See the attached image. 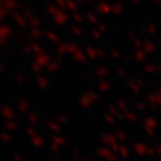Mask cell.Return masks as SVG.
Masks as SVG:
<instances>
[{
    "mask_svg": "<svg viewBox=\"0 0 161 161\" xmlns=\"http://www.w3.org/2000/svg\"><path fill=\"white\" fill-rule=\"evenodd\" d=\"M98 100V93H95L93 91H90V92H87L86 94H84L83 96L79 98V104L83 107H87V106H90L92 103H94Z\"/></svg>",
    "mask_w": 161,
    "mask_h": 161,
    "instance_id": "cell-1",
    "label": "cell"
},
{
    "mask_svg": "<svg viewBox=\"0 0 161 161\" xmlns=\"http://www.w3.org/2000/svg\"><path fill=\"white\" fill-rule=\"evenodd\" d=\"M96 153H98L100 157L105 158L106 160H116V156L112 152V150L106 149V148H98L96 150Z\"/></svg>",
    "mask_w": 161,
    "mask_h": 161,
    "instance_id": "cell-2",
    "label": "cell"
},
{
    "mask_svg": "<svg viewBox=\"0 0 161 161\" xmlns=\"http://www.w3.org/2000/svg\"><path fill=\"white\" fill-rule=\"evenodd\" d=\"M67 20H68V16H67V15L63 11V10L58 9V10L55 12V23L57 25L65 24Z\"/></svg>",
    "mask_w": 161,
    "mask_h": 161,
    "instance_id": "cell-3",
    "label": "cell"
},
{
    "mask_svg": "<svg viewBox=\"0 0 161 161\" xmlns=\"http://www.w3.org/2000/svg\"><path fill=\"white\" fill-rule=\"evenodd\" d=\"M147 148H148V147L145 144H143V143H141V142L134 143V145H133L134 151H135V153L139 154V156H144V154H147Z\"/></svg>",
    "mask_w": 161,
    "mask_h": 161,
    "instance_id": "cell-4",
    "label": "cell"
},
{
    "mask_svg": "<svg viewBox=\"0 0 161 161\" xmlns=\"http://www.w3.org/2000/svg\"><path fill=\"white\" fill-rule=\"evenodd\" d=\"M96 10L100 14H110L111 12V6L107 5L106 2H101L100 5L96 6Z\"/></svg>",
    "mask_w": 161,
    "mask_h": 161,
    "instance_id": "cell-5",
    "label": "cell"
},
{
    "mask_svg": "<svg viewBox=\"0 0 161 161\" xmlns=\"http://www.w3.org/2000/svg\"><path fill=\"white\" fill-rule=\"evenodd\" d=\"M118 140H116V138H115V135H112V134H104L102 137V142L104 143V144H112L113 142H116Z\"/></svg>",
    "mask_w": 161,
    "mask_h": 161,
    "instance_id": "cell-6",
    "label": "cell"
},
{
    "mask_svg": "<svg viewBox=\"0 0 161 161\" xmlns=\"http://www.w3.org/2000/svg\"><path fill=\"white\" fill-rule=\"evenodd\" d=\"M109 111H110V113L113 115L114 118H118V119H120V120H122V119L124 118V116H123V114H122L121 112L115 107V106L109 105Z\"/></svg>",
    "mask_w": 161,
    "mask_h": 161,
    "instance_id": "cell-7",
    "label": "cell"
},
{
    "mask_svg": "<svg viewBox=\"0 0 161 161\" xmlns=\"http://www.w3.org/2000/svg\"><path fill=\"white\" fill-rule=\"evenodd\" d=\"M143 123H144L145 126H150V128H152V129H156L158 126L157 120H154L153 118H145Z\"/></svg>",
    "mask_w": 161,
    "mask_h": 161,
    "instance_id": "cell-8",
    "label": "cell"
},
{
    "mask_svg": "<svg viewBox=\"0 0 161 161\" xmlns=\"http://www.w3.org/2000/svg\"><path fill=\"white\" fill-rule=\"evenodd\" d=\"M73 57H74V59L79 60V62L86 63V56H85V54H84V53L79 51V49L76 51V53H74V54H73Z\"/></svg>",
    "mask_w": 161,
    "mask_h": 161,
    "instance_id": "cell-9",
    "label": "cell"
},
{
    "mask_svg": "<svg viewBox=\"0 0 161 161\" xmlns=\"http://www.w3.org/2000/svg\"><path fill=\"white\" fill-rule=\"evenodd\" d=\"M142 47H143V51L144 53H152L156 49V46H154V44L152 42H147V43L142 45Z\"/></svg>",
    "mask_w": 161,
    "mask_h": 161,
    "instance_id": "cell-10",
    "label": "cell"
},
{
    "mask_svg": "<svg viewBox=\"0 0 161 161\" xmlns=\"http://www.w3.org/2000/svg\"><path fill=\"white\" fill-rule=\"evenodd\" d=\"M133 56H134V58L137 59L138 62H142V60L145 58V53L143 51H141L140 48H138L137 51L133 53Z\"/></svg>",
    "mask_w": 161,
    "mask_h": 161,
    "instance_id": "cell-11",
    "label": "cell"
},
{
    "mask_svg": "<svg viewBox=\"0 0 161 161\" xmlns=\"http://www.w3.org/2000/svg\"><path fill=\"white\" fill-rule=\"evenodd\" d=\"M98 87L101 92H106V91L110 90L111 85H110V83H107L106 81H100V82L98 83Z\"/></svg>",
    "mask_w": 161,
    "mask_h": 161,
    "instance_id": "cell-12",
    "label": "cell"
},
{
    "mask_svg": "<svg viewBox=\"0 0 161 161\" xmlns=\"http://www.w3.org/2000/svg\"><path fill=\"white\" fill-rule=\"evenodd\" d=\"M95 73L98 76H101V77H104L106 75L109 74V70L106 68V67H103V66H98L96 70H95Z\"/></svg>",
    "mask_w": 161,
    "mask_h": 161,
    "instance_id": "cell-13",
    "label": "cell"
},
{
    "mask_svg": "<svg viewBox=\"0 0 161 161\" xmlns=\"http://www.w3.org/2000/svg\"><path fill=\"white\" fill-rule=\"evenodd\" d=\"M85 55L91 59L98 58V56H96V49H94L93 47H87L86 48V54H85Z\"/></svg>",
    "mask_w": 161,
    "mask_h": 161,
    "instance_id": "cell-14",
    "label": "cell"
},
{
    "mask_svg": "<svg viewBox=\"0 0 161 161\" xmlns=\"http://www.w3.org/2000/svg\"><path fill=\"white\" fill-rule=\"evenodd\" d=\"M123 10V7H122L121 4H115L113 6H111V12H113L115 15H120Z\"/></svg>",
    "mask_w": 161,
    "mask_h": 161,
    "instance_id": "cell-15",
    "label": "cell"
},
{
    "mask_svg": "<svg viewBox=\"0 0 161 161\" xmlns=\"http://www.w3.org/2000/svg\"><path fill=\"white\" fill-rule=\"evenodd\" d=\"M128 86L131 88V90L133 91L134 93H140V86L137 84V82H134V81H129L128 82Z\"/></svg>",
    "mask_w": 161,
    "mask_h": 161,
    "instance_id": "cell-16",
    "label": "cell"
},
{
    "mask_svg": "<svg viewBox=\"0 0 161 161\" xmlns=\"http://www.w3.org/2000/svg\"><path fill=\"white\" fill-rule=\"evenodd\" d=\"M65 2H66V8L72 10V11H75L76 9H77V4L75 2L74 0H65Z\"/></svg>",
    "mask_w": 161,
    "mask_h": 161,
    "instance_id": "cell-17",
    "label": "cell"
},
{
    "mask_svg": "<svg viewBox=\"0 0 161 161\" xmlns=\"http://www.w3.org/2000/svg\"><path fill=\"white\" fill-rule=\"evenodd\" d=\"M79 51V47L75 45V44H67L66 45V53H68V54H74V53H76V51Z\"/></svg>",
    "mask_w": 161,
    "mask_h": 161,
    "instance_id": "cell-18",
    "label": "cell"
},
{
    "mask_svg": "<svg viewBox=\"0 0 161 161\" xmlns=\"http://www.w3.org/2000/svg\"><path fill=\"white\" fill-rule=\"evenodd\" d=\"M118 151L120 152V154H121L123 158H128V157H129V151H128V149L125 148V145H123V144L119 145Z\"/></svg>",
    "mask_w": 161,
    "mask_h": 161,
    "instance_id": "cell-19",
    "label": "cell"
},
{
    "mask_svg": "<svg viewBox=\"0 0 161 161\" xmlns=\"http://www.w3.org/2000/svg\"><path fill=\"white\" fill-rule=\"evenodd\" d=\"M129 37L131 38V39H132L133 44L135 45V47H137V48H141L142 47V43L139 39H138V38H135V37H134L132 33H129Z\"/></svg>",
    "mask_w": 161,
    "mask_h": 161,
    "instance_id": "cell-20",
    "label": "cell"
},
{
    "mask_svg": "<svg viewBox=\"0 0 161 161\" xmlns=\"http://www.w3.org/2000/svg\"><path fill=\"white\" fill-rule=\"evenodd\" d=\"M124 118H125L126 120H129V121H135V120H137V115L126 110L125 112H124Z\"/></svg>",
    "mask_w": 161,
    "mask_h": 161,
    "instance_id": "cell-21",
    "label": "cell"
},
{
    "mask_svg": "<svg viewBox=\"0 0 161 161\" xmlns=\"http://www.w3.org/2000/svg\"><path fill=\"white\" fill-rule=\"evenodd\" d=\"M86 17H87V19H88V21L90 23H92V24H94V25H96L98 23V18L95 15H93V14H91V12H88L86 15Z\"/></svg>",
    "mask_w": 161,
    "mask_h": 161,
    "instance_id": "cell-22",
    "label": "cell"
},
{
    "mask_svg": "<svg viewBox=\"0 0 161 161\" xmlns=\"http://www.w3.org/2000/svg\"><path fill=\"white\" fill-rule=\"evenodd\" d=\"M116 105H118L119 109H120L121 111H123V112H125V111L128 110V104L124 102V100H120V101H118Z\"/></svg>",
    "mask_w": 161,
    "mask_h": 161,
    "instance_id": "cell-23",
    "label": "cell"
},
{
    "mask_svg": "<svg viewBox=\"0 0 161 161\" xmlns=\"http://www.w3.org/2000/svg\"><path fill=\"white\" fill-rule=\"evenodd\" d=\"M54 142H55L56 144L58 145H65L66 144V141H65V139H63L62 137H59V135H56V137H54Z\"/></svg>",
    "mask_w": 161,
    "mask_h": 161,
    "instance_id": "cell-24",
    "label": "cell"
},
{
    "mask_svg": "<svg viewBox=\"0 0 161 161\" xmlns=\"http://www.w3.org/2000/svg\"><path fill=\"white\" fill-rule=\"evenodd\" d=\"M91 35L93 36L94 39H100V38L102 37V33L100 32L98 29H92V30H91Z\"/></svg>",
    "mask_w": 161,
    "mask_h": 161,
    "instance_id": "cell-25",
    "label": "cell"
},
{
    "mask_svg": "<svg viewBox=\"0 0 161 161\" xmlns=\"http://www.w3.org/2000/svg\"><path fill=\"white\" fill-rule=\"evenodd\" d=\"M71 29H72V32L74 33L76 36L82 35V29H81V27H79V26H76V25H72Z\"/></svg>",
    "mask_w": 161,
    "mask_h": 161,
    "instance_id": "cell-26",
    "label": "cell"
},
{
    "mask_svg": "<svg viewBox=\"0 0 161 161\" xmlns=\"http://www.w3.org/2000/svg\"><path fill=\"white\" fill-rule=\"evenodd\" d=\"M144 71L147 72V73H149V74H152L154 72H157V70H156V66H153L151 64H147L144 66Z\"/></svg>",
    "mask_w": 161,
    "mask_h": 161,
    "instance_id": "cell-27",
    "label": "cell"
},
{
    "mask_svg": "<svg viewBox=\"0 0 161 161\" xmlns=\"http://www.w3.org/2000/svg\"><path fill=\"white\" fill-rule=\"evenodd\" d=\"M148 101L150 103H157L158 104V101H159V96L157 94H149L148 95Z\"/></svg>",
    "mask_w": 161,
    "mask_h": 161,
    "instance_id": "cell-28",
    "label": "cell"
},
{
    "mask_svg": "<svg viewBox=\"0 0 161 161\" xmlns=\"http://www.w3.org/2000/svg\"><path fill=\"white\" fill-rule=\"evenodd\" d=\"M72 18H73L76 23H82L83 20H84V18H83L82 15H81V14H77V12H74V14H73V16H72Z\"/></svg>",
    "mask_w": 161,
    "mask_h": 161,
    "instance_id": "cell-29",
    "label": "cell"
},
{
    "mask_svg": "<svg viewBox=\"0 0 161 161\" xmlns=\"http://www.w3.org/2000/svg\"><path fill=\"white\" fill-rule=\"evenodd\" d=\"M57 51H58L59 55L66 54V45H65V44H60L58 47H57Z\"/></svg>",
    "mask_w": 161,
    "mask_h": 161,
    "instance_id": "cell-30",
    "label": "cell"
},
{
    "mask_svg": "<svg viewBox=\"0 0 161 161\" xmlns=\"http://www.w3.org/2000/svg\"><path fill=\"white\" fill-rule=\"evenodd\" d=\"M115 138H116V140L120 142H124L126 139V135L125 133H123V132H118L116 133V135H115Z\"/></svg>",
    "mask_w": 161,
    "mask_h": 161,
    "instance_id": "cell-31",
    "label": "cell"
},
{
    "mask_svg": "<svg viewBox=\"0 0 161 161\" xmlns=\"http://www.w3.org/2000/svg\"><path fill=\"white\" fill-rule=\"evenodd\" d=\"M147 30H148V33H149V34H151V35H154V34L157 33V27H156L154 25L150 24L149 26L147 27Z\"/></svg>",
    "mask_w": 161,
    "mask_h": 161,
    "instance_id": "cell-32",
    "label": "cell"
},
{
    "mask_svg": "<svg viewBox=\"0 0 161 161\" xmlns=\"http://www.w3.org/2000/svg\"><path fill=\"white\" fill-rule=\"evenodd\" d=\"M104 119H105L106 121L109 122V123H110V124H113L114 123V116L113 115H112V114L111 113H106V114H104Z\"/></svg>",
    "mask_w": 161,
    "mask_h": 161,
    "instance_id": "cell-33",
    "label": "cell"
},
{
    "mask_svg": "<svg viewBox=\"0 0 161 161\" xmlns=\"http://www.w3.org/2000/svg\"><path fill=\"white\" fill-rule=\"evenodd\" d=\"M110 54H111V56H112V58H114V59H116L120 57V51H116V49H114V48L110 51Z\"/></svg>",
    "mask_w": 161,
    "mask_h": 161,
    "instance_id": "cell-34",
    "label": "cell"
},
{
    "mask_svg": "<svg viewBox=\"0 0 161 161\" xmlns=\"http://www.w3.org/2000/svg\"><path fill=\"white\" fill-rule=\"evenodd\" d=\"M48 124H49V128H51V130H54V131H59V130H60V126H59L57 123H54V122H49Z\"/></svg>",
    "mask_w": 161,
    "mask_h": 161,
    "instance_id": "cell-35",
    "label": "cell"
},
{
    "mask_svg": "<svg viewBox=\"0 0 161 161\" xmlns=\"http://www.w3.org/2000/svg\"><path fill=\"white\" fill-rule=\"evenodd\" d=\"M135 107L139 111H143L145 109V104L143 102H137L135 103Z\"/></svg>",
    "mask_w": 161,
    "mask_h": 161,
    "instance_id": "cell-36",
    "label": "cell"
},
{
    "mask_svg": "<svg viewBox=\"0 0 161 161\" xmlns=\"http://www.w3.org/2000/svg\"><path fill=\"white\" fill-rule=\"evenodd\" d=\"M144 131L147 132V134L148 135H153V133H154V129H152V128H150V126H145L144 125Z\"/></svg>",
    "mask_w": 161,
    "mask_h": 161,
    "instance_id": "cell-37",
    "label": "cell"
},
{
    "mask_svg": "<svg viewBox=\"0 0 161 161\" xmlns=\"http://www.w3.org/2000/svg\"><path fill=\"white\" fill-rule=\"evenodd\" d=\"M116 71H118V74L120 75V76H122V77H124V76L126 75L125 70H124V68H122V67H118V68H116Z\"/></svg>",
    "mask_w": 161,
    "mask_h": 161,
    "instance_id": "cell-38",
    "label": "cell"
},
{
    "mask_svg": "<svg viewBox=\"0 0 161 161\" xmlns=\"http://www.w3.org/2000/svg\"><path fill=\"white\" fill-rule=\"evenodd\" d=\"M98 30H100L101 33H106V32H107V27H106V26H105L104 24H98Z\"/></svg>",
    "mask_w": 161,
    "mask_h": 161,
    "instance_id": "cell-39",
    "label": "cell"
},
{
    "mask_svg": "<svg viewBox=\"0 0 161 161\" xmlns=\"http://www.w3.org/2000/svg\"><path fill=\"white\" fill-rule=\"evenodd\" d=\"M48 37L51 38V40H55V42H57L58 40V37H57V35L56 34H54V33H47Z\"/></svg>",
    "mask_w": 161,
    "mask_h": 161,
    "instance_id": "cell-40",
    "label": "cell"
},
{
    "mask_svg": "<svg viewBox=\"0 0 161 161\" xmlns=\"http://www.w3.org/2000/svg\"><path fill=\"white\" fill-rule=\"evenodd\" d=\"M57 68H58V65H57V63H51V66L48 67L49 72H54V71H56Z\"/></svg>",
    "mask_w": 161,
    "mask_h": 161,
    "instance_id": "cell-41",
    "label": "cell"
},
{
    "mask_svg": "<svg viewBox=\"0 0 161 161\" xmlns=\"http://www.w3.org/2000/svg\"><path fill=\"white\" fill-rule=\"evenodd\" d=\"M96 56L100 57V58H104L105 57V53L103 51H101V49H96Z\"/></svg>",
    "mask_w": 161,
    "mask_h": 161,
    "instance_id": "cell-42",
    "label": "cell"
},
{
    "mask_svg": "<svg viewBox=\"0 0 161 161\" xmlns=\"http://www.w3.org/2000/svg\"><path fill=\"white\" fill-rule=\"evenodd\" d=\"M58 121L60 122V123H63V124L67 123V118H66V115H58Z\"/></svg>",
    "mask_w": 161,
    "mask_h": 161,
    "instance_id": "cell-43",
    "label": "cell"
},
{
    "mask_svg": "<svg viewBox=\"0 0 161 161\" xmlns=\"http://www.w3.org/2000/svg\"><path fill=\"white\" fill-rule=\"evenodd\" d=\"M147 154H149V156H154L156 154V150L154 148H147Z\"/></svg>",
    "mask_w": 161,
    "mask_h": 161,
    "instance_id": "cell-44",
    "label": "cell"
},
{
    "mask_svg": "<svg viewBox=\"0 0 161 161\" xmlns=\"http://www.w3.org/2000/svg\"><path fill=\"white\" fill-rule=\"evenodd\" d=\"M110 147H111V150H112V151H115V152H118L119 144L116 143V142H113L112 144H110Z\"/></svg>",
    "mask_w": 161,
    "mask_h": 161,
    "instance_id": "cell-45",
    "label": "cell"
},
{
    "mask_svg": "<svg viewBox=\"0 0 161 161\" xmlns=\"http://www.w3.org/2000/svg\"><path fill=\"white\" fill-rule=\"evenodd\" d=\"M57 1V4L62 7L63 9H66V2H65V0H56Z\"/></svg>",
    "mask_w": 161,
    "mask_h": 161,
    "instance_id": "cell-46",
    "label": "cell"
},
{
    "mask_svg": "<svg viewBox=\"0 0 161 161\" xmlns=\"http://www.w3.org/2000/svg\"><path fill=\"white\" fill-rule=\"evenodd\" d=\"M48 8H49V12H51V14H53V15H54V14H55V12L58 10V9H57V7H54V6H49Z\"/></svg>",
    "mask_w": 161,
    "mask_h": 161,
    "instance_id": "cell-47",
    "label": "cell"
},
{
    "mask_svg": "<svg viewBox=\"0 0 161 161\" xmlns=\"http://www.w3.org/2000/svg\"><path fill=\"white\" fill-rule=\"evenodd\" d=\"M59 145L58 144H56L55 142H54V143H53V144H51V150H53V151H55V152H58V148Z\"/></svg>",
    "mask_w": 161,
    "mask_h": 161,
    "instance_id": "cell-48",
    "label": "cell"
},
{
    "mask_svg": "<svg viewBox=\"0 0 161 161\" xmlns=\"http://www.w3.org/2000/svg\"><path fill=\"white\" fill-rule=\"evenodd\" d=\"M154 150H156V153H158L159 154V157H161V145L158 144L156 148H154Z\"/></svg>",
    "mask_w": 161,
    "mask_h": 161,
    "instance_id": "cell-49",
    "label": "cell"
},
{
    "mask_svg": "<svg viewBox=\"0 0 161 161\" xmlns=\"http://www.w3.org/2000/svg\"><path fill=\"white\" fill-rule=\"evenodd\" d=\"M72 151H73V154H74V158L79 157V149H76V148H75V149H73V150H72Z\"/></svg>",
    "mask_w": 161,
    "mask_h": 161,
    "instance_id": "cell-50",
    "label": "cell"
},
{
    "mask_svg": "<svg viewBox=\"0 0 161 161\" xmlns=\"http://www.w3.org/2000/svg\"><path fill=\"white\" fill-rule=\"evenodd\" d=\"M135 82H137V84H138V85H139L140 87H144V86H145V84H144L143 82H142L141 79H138V81H135Z\"/></svg>",
    "mask_w": 161,
    "mask_h": 161,
    "instance_id": "cell-51",
    "label": "cell"
},
{
    "mask_svg": "<svg viewBox=\"0 0 161 161\" xmlns=\"http://www.w3.org/2000/svg\"><path fill=\"white\" fill-rule=\"evenodd\" d=\"M156 70H157L158 72H161V65H158V66H156Z\"/></svg>",
    "mask_w": 161,
    "mask_h": 161,
    "instance_id": "cell-52",
    "label": "cell"
},
{
    "mask_svg": "<svg viewBox=\"0 0 161 161\" xmlns=\"http://www.w3.org/2000/svg\"><path fill=\"white\" fill-rule=\"evenodd\" d=\"M123 60H124V62H126V63H129V60H130V59L128 58V57H124V58H123Z\"/></svg>",
    "mask_w": 161,
    "mask_h": 161,
    "instance_id": "cell-53",
    "label": "cell"
},
{
    "mask_svg": "<svg viewBox=\"0 0 161 161\" xmlns=\"http://www.w3.org/2000/svg\"><path fill=\"white\" fill-rule=\"evenodd\" d=\"M82 2H83V0H77V1H76V4H79V5L82 4Z\"/></svg>",
    "mask_w": 161,
    "mask_h": 161,
    "instance_id": "cell-54",
    "label": "cell"
},
{
    "mask_svg": "<svg viewBox=\"0 0 161 161\" xmlns=\"http://www.w3.org/2000/svg\"><path fill=\"white\" fill-rule=\"evenodd\" d=\"M158 96H159V98H161V88L159 90V94H158Z\"/></svg>",
    "mask_w": 161,
    "mask_h": 161,
    "instance_id": "cell-55",
    "label": "cell"
},
{
    "mask_svg": "<svg viewBox=\"0 0 161 161\" xmlns=\"http://www.w3.org/2000/svg\"><path fill=\"white\" fill-rule=\"evenodd\" d=\"M154 2H157V4H159V2H161V0H153Z\"/></svg>",
    "mask_w": 161,
    "mask_h": 161,
    "instance_id": "cell-56",
    "label": "cell"
},
{
    "mask_svg": "<svg viewBox=\"0 0 161 161\" xmlns=\"http://www.w3.org/2000/svg\"><path fill=\"white\" fill-rule=\"evenodd\" d=\"M132 1H133V2H138V1H139V0H132Z\"/></svg>",
    "mask_w": 161,
    "mask_h": 161,
    "instance_id": "cell-57",
    "label": "cell"
}]
</instances>
